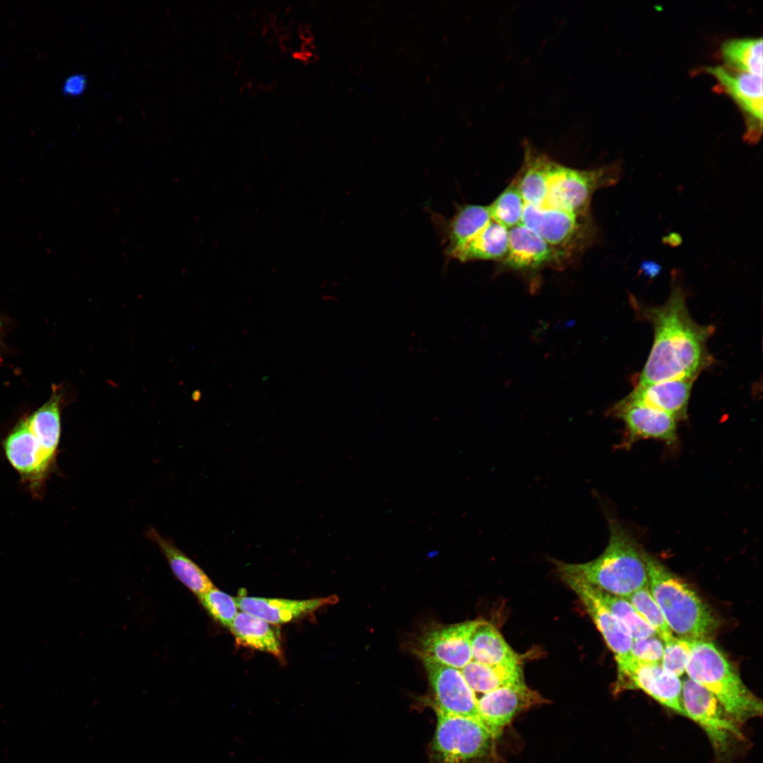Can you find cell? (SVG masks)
<instances>
[{
	"label": "cell",
	"instance_id": "6da1fadb",
	"mask_svg": "<svg viewBox=\"0 0 763 763\" xmlns=\"http://www.w3.org/2000/svg\"><path fill=\"white\" fill-rule=\"evenodd\" d=\"M524 160L513 180L523 199L521 224L572 259L594 241L591 203L599 189L615 185L620 162L590 170L567 167L523 143Z\"/></svg>",
	"mask_w": 763,
	"mask_h": 763
},
{
	"label": "cell",
	"instance_id": "7a4b0ae2",
	"mask_svg": "<svg viewBox=\"0 0 763 763\" xmlns=\"http://www.w3.org/2000/svg\"><path fill=\"white\" fill-rule=\"evenodd\" d=\"M672 272V288L667 301L660 306H646L629 295V301L640 319L653 329V342L637 385L663 381L693 379L712 362L707 342L714 331L712 325H701L691 317L686 292Z\"/></svg>",
	"mask_w": 763,
	"mask_h": 763
},
{
	"label": "cell",
	"instance_id": "3957f363",
	"mask_svg": "<svg viewBox=\"0 0 763 763\" xmlns=\"http://www.w3.org/2000/svg\"><path fill=\"white\" fill-rule=\"evenodd\" d=\"M609 530L608 545L597 558L584 563L555 562L560 576L577 578L625 598L648 585L645 551L617 520H609Z\"/></svg>",
	"mask_w": 763,
	"mask_h": 763
},
{
	"label": "cell",
	"instance_id": "277c9868",
	"mask_svg": "<svg viewBox=\"0 0 763 763\" xmlns=\"http://www.w3.org/2000/svg\"><path fill=\"white\" fill-rule=\"evenodd\" d=\"M648 585L667 624L679 638L709 640L719 627L711 608L678 575L644 552Z\"/></svg>",
	"mask_w": 763,
	"mask_h": 763
},
{
	"label": "cell",
	"instance_id": "5b68a950",
	"mask_svg": "<svg viewBox=\"0 0 763 763\" xmlns=\"http://www.w3.org/2000/svg\"><path fill=\"white\" fill-rule=\"evenodd\" d=\"M690 641L687 677L711 692L739 725L761 716V699L747 688L723 653L710 640Z\"/></svg>",
	"mask_w": 763,
	"mask_h": 763
},
{
	"label": "cell",
	"instance_id": "8992f818",
	"mask_svg": "<svg viewBox=\"0 0 763 763\" xmlns=\"http://www.w3.org/2000/svg\"><path fill=\"white\" fill-rule=\"evenodd\" d=\"M431 746V763H495L496 738L478 718L442 712Z\"/></svg>",
	"mask_w": 763,
	"mask_h": 763
},
{
	"label": "cell",
	"instance_id": "52a82bcc",
	"mask_svg": "<svg viewBox=\"0 0 763 763\" xmlns=\"http://www.w3.org/2000/svg\"><path fill=\"white\" fill-rule=\"evenodd\" d=\"M682 704L686 717L706 733L718 759L724 761L745 736L736 723L707 689L686 677L682 681Z\"/></svg>",
	"mask_w": 763,
	"mask_h": 763
},
{
	"label": "cell",
	"instance_id": "ba28073f",
	"mask_svg": "<svg viewBox=\"0 0 763 763\" xmlns=\"http://www.w3.org/2000/svg\"><path fill=\"white\" fill-rule=\"evenodd\" d=\"M2 447L6 459L32 496L42 498L45 483L56 468L57 459L45 450L23 416L8 432Z\"/></svg>",
	"mask_w": 763,
	"mask_h": 763
},
{
	"label": "cell",
	"instance_id": "9c48e42d",
	"mask_svg": "<svg viewBox=\"0 0 763 763\" xmlns=\"http://www.w3.org/2000/svg\"><path fill=\"white\" fill-rule=\"evenodd\" d=\"M572 259L540 236L519 224L509 229V246L499 261L503 268L536 278L544 268L563 270Z\"/></svg>",
	"mask_w": 763,
	"mask_h": 763
},
{
	"label": "cell",
	"instance_id": "30bf717a",
	"mask_svg": "<svg viewBox=\"0 0 763 763\" xmlns=\"http://www.w3.org/2000/svg\"><path fill=\"white\" fill-rule=\"evenodd\" d=\"M615 694L627 690H641L661 704L686 716L682 704V681L661 663H646L634 658L617 668Z\"/></svg>",
	"mask_w": 763,
	"mask_h": 763
},
{
	"label": "cell",
	"instance_id": "8fae6325",
	"mask_svg": "<svg viewBox=\"0 0 763 763\" xmlns=\"http://www.w3.org/2000/svg\"><path fill=\"white\" fill-rule=\"evenodd\" d=\"M716 81L718 89L728 95L740 107L745 121V140L754 144L762 134V76L716 65L704 68Z\"/></svg>",
	"mask_w": 763,
	"mask_h": 763
},
{
	"label": "cell",
	"instance_id": "7c38bea8",
	"mask_svg": "<svg viewBox=\"0 0 763 763\" xmlns=\"http://www.w3.org/2000/svg\"><path fill=\"white\" fill-rule=\"evenodd\" d=\"M482 619L427 629L418 639L415 649L420 658H427L457 669L472 661L471 641Z\"/></svg>",
	"mask_w": 763,
	"mask_h": 763
},
{
	"label": "cell",
	"instance_id": "4fadbf2b",
	"mask_svg": "<svg viewBox=\"0 0 763 763\" xmlns=\"http://www.w3.org/2000/svg\"><path fill=\"white\" fill-rule=\"evenodd\" d=\"M548 702L525 682L484 693L477 700L478 718L496 738L521 713Z\"/></svg>",
	"mask_w": 763,
	"mask_h": 763
},
{
	"label": "cell",
	"instance_id": "5bb4252c",
	"mask_svg": "<svg viewBox=\"0 0 763 763\" xmlns=\"http://www.w3.org/2000/svg\"><path fill=\"white\" fill-rule=\"evenodd\" d=\"M608 413L624 422L626 434L622 446L626 448L640 439H658L668 444L677 440L678 421L662 410L624 398L615 403Z\"/></svg>",
	"mask_w": 763,
	"mask_h": 763
},
{
	"label": "cell",
	"instance_id": "9a60e30c",
	"mask_svg": "<svg viewBox=\"0 0 763 763\" xmlns=\"http://www.w3.org/2000/svg\"><path fill=\"white\" fill-rule=\"evenodd\" d=\"M561 577L582 602L613 653L617 668L627 664L633 658L631 653L632 638L627 628L603 605L593 586L573 576L561 575Z\"/></svg>",
	"mask_w": 763,
	"mask_h": 763
},
{
	"label": "cell",
	"instance_id": "2e32d148",
	"mask_svg": "<svg viewBox=\"0 0 763 763\" xmlns=\"http://www.w3.org/2000/svg\"><path fill=\"white\" fill-rule=\"evenodd\" d=\"M421 659L434 692L435 709L444 713L478 718V699L461 670L430 658Z\"/></svg>",
	"mask_w": 763,
	"mask_h": 763
},
{
	"label": "cell",
	"instance_id": "e0dca14e",
	"mask_svg": "<svg viewBox=\"0 0 763 763\" xmlns=\"http://www.w3.org/2000/svg\"><path fill=\"white\" fill-rule=\"evenodd\" d=\"M239 609L270 624L280 625L295 620L317 609L335 603L336 596L308 600H290L261 597H234Z\"/></svg>",
	"mask_w": 763,
	"mask_h": 763
},
{
	"label": "cell",
	"instance_id": "ac0fdd59",
	"mask_svg": "<svg viewBox=\"0 0 763 763\" xmlns=\"http://www.w3.org/2000/svg\"><path fill=\"white\" fill-rule=\"evenodd\" d=\"M695 379H679L636 385L625 399L662 410L677 421L687 418V408Z\"/></svg>",
	"mask_w": 763,
	"mask_h": 763
},
{
	"label": "cell",
	"instance_id": "d6986e66",
	"mask_svg": "<svg viewBox=\"0 0 763 763\" xmlns=\"http://www.w3.org/2000/svg\"><path fill=\"white\" fill-rule=\"evenodd\" d=\"M489 206L463 204L445 221V253L452 259L492 220Z\"/></svg>",
	"mask_w": 763,
	"mask_h": 763
},
{
	"label": "cell",
	"instance_id": "ffe728a7",
	"mask_svg": "<svg viewBox=\"0 0 763 763\" xmlns=\"http://www.w3.org/2000/svg\"><path fill=\"white\" fill-rule=\"evenodd\" d=\"M146 536L155 543L165 557L175 576L197 596L214 588L206 574L169 538L150 527Z\"/></svg>",
	"mask_w": 763,
	"mask_h": 763
},
{
	"label": "cell",
	"instance_id": "44dd1931",
	"mask_svg": "<svg viewBox=\"0 0 763 763\" xmlns=\"http://www.w3.org/2000/svg\"><path fill=\"white\" fill-rule=\"evenodd\" d=\"M230 629L237 644L281 656L280 632L272 624L242 611L237 613Z\"/></svg>",
	"mask_w": 763,
	"mask_h": 763
},
{
	"label": "cell",
	"instance_id": "7402d4cb",
	"mask_svg": "<svg viewBox=\"0 0 763 763\" xmlns=\"http://www.w3.org/2000/svg\"><path fill=\"white\" fill-rule=\"evenodd\" d=\"M472 660L487 665H521L519 656L499 632L485 621L474 631L471 641Z\"/></svg>",
	"mask_w": 763,
	"mask_h": 763
},
{
	"label": "cell",
	"instance_id": "603a6c76",
	"mask_svg": "<svg viewBox=\"0 0 763 763\" xmlns=\"http://www.w3.org/2000/svg\"><path fill=\"white\" fill-rule=\"evenodd\" d=\"M460 670L473 692L486 693L525 682L521 665H487L472 660Z\"/></svg>",
	"mask_w": 763,
	"mask_h": 763
},
{
	"label": "cell",
	"instance_id": "cb8c5ba5",
	"mask_svg": "<svg viewBox=\"0 0 763 763\" xmlns=\"http://www.w3.org/2000/svg\"><path fill=\"white\" fill-rule=\"evenodd\" d=\"M509 246V230L493 220L465 245L454 259L462 262L499 261L506 255Z\"/></svg>",
	"mask_w": 763,
	"mask_h": 763
},
{
	"label": "cell",
	"instance_id": "d4e9b609",
	"mask_svg": "<svg viewBox=\"0 0 763 763\" xmlns=\"http://www.w3.org/2000/svg\"><path fill=\"white\" fill-rule=\"evenodd\" d=\"M723 65L731 69L762 76V38L739 37L721 45Z\"/></svg>",
	"mask_w": 763,
	"mask_h": 763
},
{
	"label": "cell",
	"instance_id": "484cf974",
	"mask_svg": "<svg viewBox=\"0 0 763 763\" xmlns=\"http://www.w3.org/2000/svg\"><path fill=\"white\" fill-rule=\"evenodd\" d=\"M598 598L608 610L627 628L632 639L657 634L655 629L625 598L594 587Z\"/></svg>",
	"mask_w": 763,
	"mask_h": 763
},
{
	"label": "cell",
	"instance_id": "4316f807",
	"mask_svg": "<svg viewBox=\"0 0 763 763\" xmlns=\"http://www.w3.org/2000/svg\"><path fill=\"white\" fill-rule=\"evenodd\" d=\"M489 208L492 219L508 230L521 224L523 199L514 180L489 206Z\"/></svg>",
	"mask_w": 763,
	"mask_h": 763
},
{
	"label": "cell",
	"instance_id": "83f0119b",
	"mask_svg": "<svg viewBox=\"0 0 763 763\" xmlns=\"http://www.w3.org/2000/svg\"><path fill=\"white\" fill-rule=\"evenodd\" d=\"M624 598L642 615L663 642L670 641L675 637L651 595L649 585L635 591Z\"/></svg>",
	"mask_w": 763,
	"mask_h": 763
},
{
	"label": "cell",
	"instance_id": "f1b7e54d",
	"mask_svg": "<svg viewBox=\"0 0 763 763\" xmlns=\"http://www.w3.org/2000/svg\"><path fill=\"white\" fill-rule=\"evenodd\" d=\"M197 597L210 616L230 628L238 613L234 597L215 587Z\"/></svg>",
	"mask_w": 763,
	"mask_h": 763
},
{
	"label": "cell",
	"instance_id": "f546056e",
	"mask_svg": "<svg viewBox=\"0 0 763 763\" xmlns=\"http://www.w3.org/2000/svg\"><path fill=\"white\" fill-rule=\"evenodd\" d=\"M690 653L691 641L675 637L664 642L661 664L666 670L680 678L686 671Z\"/></svg>",
	"mask_w": 763,
	"mask_h": 763
},
{
	"label": "cell",
	"instance_id": "4dcf8cb0",
	"mask_svg": "<svg viewBox=\"0 0 763 763\" xmlns=\"http://www.w3.org/2000/svg\"><path fill=\"white\" fill-rule=\"evenodd\" d=\"M664 642L658 634L632 639L631 653L638 661L646 663H661Z\"/></svg>",
	"mask_w": 763,
	"mask_h": 763
},
{
	"label": "cell",
	"instance_id": "1f68e13d",
	"mask_svg": "<svg viewBox=\"0 0 763 763\" xmlns=\"http://www.w3.org/2000/svg\"><path fill=\"white\" fill-rule=\"evenodd\" d=\"M87 87V79L83 74H74L67 78L62 87L64 95L76 97L84 93Z\"/></svg>",
	"mask_w": 763,
	"mask_h": 763
},
{
	"label": "cell",
	"instance_id": "d6a6232c",
	"mask_svg": "<svg viewBox=\"0 0 763 763\" xmlns=\"http://www.w3.org/2000/svg\"><path fill=\"white\" fill-rule=\"evenodd\" d=\"M661 271V266L652 260H644L640 264L639 271L651 279L656 278Z\"/></svg>",
	"mask_w": 763,
	"mask_h": 763
},
{
	"label": "cell",
	"instance_id": "836d02e7",
	"mask_svg": "<svg viewBox=\"0 0 763 763\" xmlns=\"http://www.w3.org/2000/svg\"><path fill=\"white\" fill-rule=\"evenodd\" d=\"M10 322L8 321L6 317L0 311V360L3 357L4 353H6V347L4 343L6 338V334L8 332Z\"/></svg>",
	"mask_w": 763,
	"mask_h": 763
},
{
	"label": "cell",
	"instance_id": "e575fe53",
	"mask_svg": "<svg viewBox=\"0 0 763 763\" xmlns=\"http://www.w3.org/2000/svg\"><path fill=\"white\" fill-rule=\"evenodd\" d=\"M662 242L663 244L675 247L679 246L682 243V238L679 233L673 232L663 237Z\"/></svg>",
	"mask_w": 763,
	"mask_h": 763
}]
</instances>
